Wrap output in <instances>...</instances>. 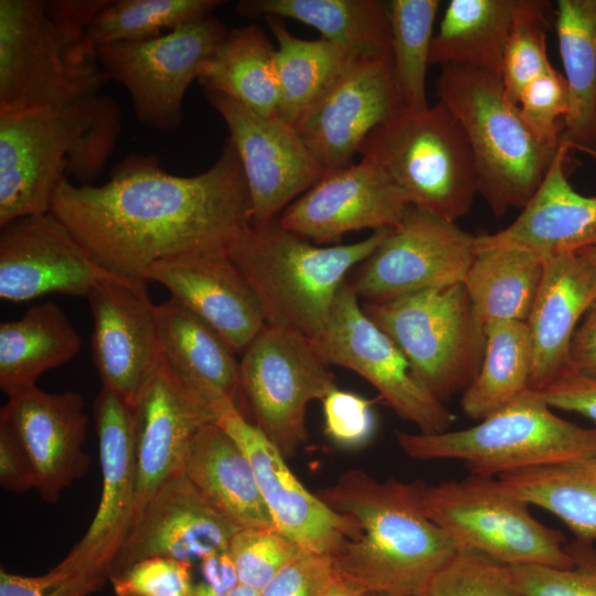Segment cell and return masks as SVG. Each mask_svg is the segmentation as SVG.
Segmentation results:
<instances>
[{"mask_svg": "<svg viewBox=\"0 0 596 596\" xmlns=\"http://www.w3.org/2000/svg\"><path fill=\"white\" fill-rule=\"evenodd\" d=\"M0 485L12 492H24L33 487L26 464L11 436L0 428Z\"/></svg>", "mask_w": 596, "mask_h": 596, "instance_id": "52", "label": "cell"}, {"mask_svg": "<svg viewBox=\"0 0 596 596\" xmlns=\"http://www.w3.org/2000/svg\"><path fill=\"white\" fill-rule=\"evenodd\" d=\"M519 0H451L433 38L430 64H458L501 79L503 55Z\"/></svg>", "mask_w": 596, "mask_h": 596, "instance_id": "32", "label": "cell"}, {"mask_svg": "<svg viewBox=\"0 0 596 596\" xmlns=\"http://www.w3.org/2000/svg\"><path fill=\"white\" fill-rule=\"evenodd\" d=\"M109 0H0V114L61 107L109 77L87 29Z\"/></svg>", "mask_w": 596, "mask_h": 596, "instance_id": "4", "label": "cell"}, {"mask_svg": "<svg viewBox=\"0 0 596 596\" xmlns=\"http://www.w3.org/2000/svg\"><path fill=\"white\" fill-rule=\"evenodd\" d=\"M226 596H262L258 590L246 587L244 585H238Z\"/></svg>", "mask_w": 596, "mask_h": 596, "instance_id": "55", "label": "cell"}, {"mask_svg": "<svg viewBox=\"0 0 596 596\" xmlns=\"http://www.w3.org/2000/svg\"><path fill=\"white\" fill-rule=\"evenodd\" d=\"M84 407L76 392L49 393L35 385L8 396L0 409V428L14 440L33 487L50 503L88 470Z\"/></svg>", "mask_w": 596, "mask_h": 596, "instance_id": "20", "label": "cell"}, {"mask_svg": "<svg viewBox=\"0 0 596 596\" xmlns=\"http://www.w3.org/2000/svg\"><path fill=\"white\" fill-rule=\"evenodd\" d=\"M577 254L596 272V246L582 249Z\"/></svg>", "mask_w": 596, "mask_h": 596, "instance_id": "54", "label": "cell"}, {"mask_svg": "<svg viewBox=\"0 0 596 596\" xmlns=\"http://www.w3.org/2000/svg\"><path fill=\"white\" fill-rule=\"evenodd\" d=\"M409 203L384 171L368 159L327 172L290 203L281 225L318 245L361 230L396 227Z\"/></svg>", "mask_w": 596, "mask_h": 596, "instance_id": "22", "label": "cell"}, {"mask_svg": "<svg viewBox=\"0 0 596 596\" xmlns=\"http://www.w3.org/2000/svg\"><path fill=\"white\" fill-rule=\"evenodd\" d=\"M121 130V110L94 93L61 107L0 114V225L50 213L68 180L93 184Z\"/></svg>", "mask_w": 596, "mask_h": 596, "instance_id": "3", "label": "cell"}, {"mask_svg": "<svg viewBox=\"0 0 596 596\" xmlns=\"http://www.w3.org/2000/svg\"><path fill=\"white\" fill-rule=\"evenodd\" d=\"M364 596H391L384 593H365Z\"/></svg>", "mask_w": 596, "mask_h": 596, "instance_id": "57", "label": "cell"}, {"mask_svg": "<svg viewBox=\"0 0 596 596\" xmlns=\"http://www.w3.org/2000/svg\"><path fill=\"white\" fill-rule=\"evenodd\" d=\"M422 481L377 480L350 469L316 496L353 518L361 534L331 558L337 576L361 593L424 596L434 576L458 552L425 513Z\"/></svg>", "mask_w": 596, "mask_h": 596, "instance_id": "2", "label": "cell"}, {"mask_svg": "<svg viewBox=\"0 0 596 596\" xmlns=\"http://www.w3.org/2000/svg\"><path fill=\"white\" fill-rule=\"evenodd\" d=\"M228 31L210 14L155 39L98 46V57L108 77L129 92L138 120L172 131L183 120L188 87Z\"/></svg>", "mask_w": 596, "mask_h": 596, "instance_id": "12", "label": "cell"}, {"mask_svg": "<svg viewBox=\"0 0 596 596\" xmlns=\"http://www.w3.org/2000/svg\"><path fill=\"white\" fill-rule=\"evenodd\" d=\"M348 279L341 285L323 332L312 340L329 364L349 369L366 380L384 402L422 434L449 430L455 416L415 380L409 363L364 312Z\"/></svg>", "mask_w": 596, "mask_h": 596, "instance_id": "14", "label": "cell"}, {"mask_svg": "<svg viewBox=\"0 0 596 596\" xmlns=\"http://www.w3.org/2000/svg\"><path fill=\"white\" fill-rule=\"evenodd\" d=\"M424 596H522L510 568L480 553L458 551L434 576Z\"/></svg>", "mask_w": 596, "mask_h": 596, "instance_id": "44", "label": "cell"}, {"mask_svg": "<svg viewBox=\"0 0 596 596\" xmlns=\"http://www.w3.org/2000/svg\"><path fill=\"white\" fill-rule=\"evenodd\" d=\"M573 150L564 134L540 187L505 228L476 236L477 249L513 246L541 259L596 246V196L578 193L566 173Z\"/></svg>", "mask_w": 596, "mask_h": 596, "instance_id": "26", "label": "cell"}, {"mask_svg": "<svg viewBox=\"0 0 596 596\" xmlns=\"http://www.w3.org/2000/svg\"><path fill=\"white\" fill-rule=\"evenodd\" d=\"M586 153L590 155L596 160V131Z\"/></svg>", "mask_w": 596, "mask_h": 596, "instance_id": "56", "label": "cell"}, {"mask_svg": "<svg viewBox=\"0 0 596 596\" xmlns=\"http://www.w3.org/2000/svg\"><path fill=\"white\" fill-rule=\"evenodd\" d=\"M219 0H109L88 25L87 33L98 47L117 42L158 38L210 15Z\"/></svg>", "mask_w": 596, "mask_h": 596, "instance_id": "40", "label": "cell"}, {"mask_svg": "<svg viewBox=\"0 0 596 596\" xmlns=\"http://www.w3.org/2000/svg\"><path fill=\"white\" fill-rule=\"evenodd\" d=\"M422 504L458 551L477 552L507 566H573L564 534L536 520L529 504L499 479L470 473L424 485Z\"/></svg>", "mask_w": 596, "mask_h": 596, "instance_id": "10", "label": "cell"}, {"mask_svg": "<svg viewBox=\"0 0 596 596\" xmlns=\"http://www.w3.org/2000/svg\"><path fill=\"white\" fill-rule=\"evenodd\" d=\"M359 153L389 175L411 206L451 222L479 193L467 137L439 100L423 110L404 108L372 130Z\"/></svg>", "mask_w": 596, "mask_h": 596, "instance_id": "8", "label": "cell"}, {"mask_svg": "<svg viewBox=\"0 0 596 596\" xmlns=\"http://www.w3.org/2000/svg\"><path fill=\"white\" fill-rule=\"evenodd\" d=\"M543 275V259L519 247L477 249L464 285L479 320L525 322Z\"/></svg>", "mask_w": 596, "mask_h": 596, "instance_id": "35", "label": "cell"}, {"mask_svg": "<svg viewBox=\"0 0 596 596\" xmlns=\"http://www.w3.org/2000/svg\"><path fill=\"white\" fill-rule=\"evenodd\" d=\"M219 425L247 457L276 529L305 551L333 556L361 534L358 522L331 510L298 480L287 459L234 400L214 386L200 389Z\"/></svg>", "mask_w": 596, "mask_h": 596, "instance_id": "13", "label": "cell"}, {"mask_svg": "<svg viewBox=\"0 0 596 596\" xmlns=\"http://www.w3.org/2000/svg\"><path fill=\"white\" fill-rule=\"evenodd\" d=\"M102 468V492L84 536L57 564L100 587L129 531L137 491L132 406L102 387L94 403Z\"/></svg>", "mask_w": 596, "mask_h": 596, "instance_id": "18", "label": "cell"}, {"mask_svg": "<svg viewBox=\"0 0 596 596\" xmlns=\"http://www.w3.org/2000/svg\"><path fill=\"white\" fill-rule=\"evenodd\" d=\"M275 52L255 24L230 30L198 81L205 92L223 94L263 116H277Z\"/></svg>", "mask_w": 596, "mask_h": 596, "instance_id": "34", "label": "cell"}, {"mask_svg": "<svg viewBox=\"0 0 596 596\" xmlns=\"http://www.w3.org/2000/svg\"><path fill=\"white\" fill-rule=\"evenodd\" d=\"M362 308L404 354L418 384L437 400L464 392L477 375L486 333L464 283L363 302Z\"/></svg>", "mask_w": 596, "mask_h": 596, "instance_id": "9", "label": "cell"}, {"mask_svg": "<svg viewBox=\"0 0 596 596\" xmlns=\"http://www.w3.org/2000/svg\"><path fill=\"white\" fill-rule=\"evenodd\" d=\"M237 530L181 472L164 482L134 515L110 576L153 556L198 563L212 552L226 550Z\"/></svg>", "mask_w": 596, "mask_h": 596, "instance_id": "24", "label": "cell"}, {"mask_svg": "<svg viewBox=\"0 0 596 596\" xmlns=\"http://www.w3.org/2000/svg\"><path fill=\"white\" fill-rule=\"evenodd\" d=\"M555 30L570 95L564 136L587 152L596 131V0H558Z\"/></svg>", "mask_w": 596, "mask_h": 596, "instance_id": "33", "label": "cell"}, {"mask_svg": "<svg viewBox=\"0 0 596 596\" xmlns=\"http://www.w3.org/2000/svg\"><path fill=\"white\" fill-rule=\"evenodd\" d=\"M329 363L298 330L267 324L240 361L241 395L254 424L288 460L308 441L310 402L337 386Z\"/></svg>", "mask_w": 596, "mask_h": 596, "instance_id": "11", "label": "cell"}, {"mask_svg": "<svg viewBox=\"0 0 596 596\" xmlns=\"http://www.w3.org/2000/svg\"><path fill=\"white\" fill-rule=\"evenodd\" d=\"M183 473L199 494L238 529H276L247 457L214 422L196 434Z\"/></svg>", "mask_w": 596, "mask_h": 596, "instance_id": "28", "label": "cell"}, {"mask_svg": "<svg viewBox=\"0 0 596 596\" xmlns=\"http://www.w3.org/2000/svg\"><path fill=\"white\" fill-rule=\"evenodd\" d=\"M226 124L242 163L251 200V224L264 226L323 175L294 126L278 116H263L238 102L205 92Z\"/></svg>", "mask_w": 596, "mask_h": 596, "instance_id": "16", "label": "cell"}, {"mask_svg": "<svg viewBox=\"0 0 596 596\" xmlns=\"http://www.w3.org/2000/svg\"><path fill=\"white\" fill-rule=\"evenodd\" d=\"M200 581L193 583L190 596H226L240 585L228 550L215 551L198 562Z\"/></svg>", "mask_w": 596, "mask_h": 596, "instance_id": "50", "label": "cell"}, {"mask_svg": "<svg viewBox=\"0 0 596 596\" xmlns=\"http://www.w3.org/2000/svg\"><path fill=\"white\" fill-rule=\"evenodd\" d=\"M156 310L162 359L169 368L190 387L212 385L236 402L241 368L228 343L171 297Z\"/></svg>", "mask_w": 596, "mask_h": 596, "instance_id": "31", "label": "cell"}, {"mask_svg": "<svg viewBox=\"0 0 596 596\" xmlns=\"http://www.w3.org/2000/svg\"><path fill=\"white\" fill-rule=\"evenodd\" d=\"M147 283L105 272L87 297L94 322L92 356L102 387L131 406L162 360L157 305Z\"/></svg>", "mask_w": 596, "mask_h": 596, "instance_id": "19", "label": "cell"}, {"mask_svg": "<svg viewBox=\"0 0 596 596\" xmlns=\"http://www.w3.org/2000/svg\"><path fill=\"white\" fill-rule=\"evenodd\" d=\"M438 100L456 117L469 142L479 193L496 217L523 209L556 155L522 120L499 77L458 64L440 65ZM561 143V142H560Z\"/></svg>", "mask_w": 596, "mask_h": 596, "instance_id": "6", "label": "cell"}, {"mask_svg": "<svg viewBox=\"0 0 596 596\" xmlns=\"http://www.w3.org/2000/svg\"><path fill=\"white\" fill-rule=\"evenodd\" d=\"M246 18L277 17L308 24L350 58L391 55L387 2L380 0H243L235 6Z\"/></svg>", "mask_w": 596, "mask_h": 596, "instance_id": "29", "label": "cell"}, {"mask_svg": "<svg viewBox=\"0 0 596 596\" xmlns=\"http://www.w3.org/2000/svg\"><path fill=\"white\" fill-rule=\"evenodd\" d=\"M146 279L211 326L242 353L266 326L260 304L228 253L194 254L161 260Z\"/></svg>", "mask_w": 596, "mask_h": 596, "instance_id": "25", "label": "cell"}, {"mask_svg": "<svg viewBox=\"0 0 596 596\" xmlns=\"http://www.w3.org/2000/svg\"><path fill=\"white\" fill-rule=\"evenodd\" d=\"M323 596H364V593H361L341 578L337 577L324 592Z\"/></svg>", "mask_w": 596, "mask_h": 596, "instance_id": "53", "label": "cell"}, {"mask_svg": "<svg viewBox=\"0 0 596 596\" xmlns=\"http://www.w3.org/2000/svg\"><path fill=\"white\" fill-rule=\"evenodd\" d=\"M192 563L153 556L139 560L113 574L117 596H190Z\"/></svg>", "mask_w": 596, "mask_h": 596, "instance_id": "46", "label": "cell"}, {"mask_svg": "<svg viewBox=\"0 0 596 596\" xmlns=\"http://www.w3.org/2000/svg\"><path fill=\"white\" fill-rule=\"evenodd\" d=\"M596 301V272L577 253L543 260L542 280L525 321L532 350L530 390L540 391L573 369L577 323Z\"/></svg>", "mask_w": 596, "mask_h": 596, "instance_id": "27", "label": "cell"}, {"mask_svg": "<svg viewBox=\"0 0 596 596\" xmlns=\"http://www.w3.org/2000/svg\"><path fill=\"white\" fill-rule=\"evenodd\" d=\"M241 585L260 590L291 561L302 547L276 529H238L228 547Z\"/></svg>", "mask_w": 596, "mask_h": 596, "instance_id": "42", "label": "cell"}, {"mask_svg": "<svg viewBox=\"0 0 596 596\" xmlns=\"http://www.w3.org/2000/svg\"><path fill=\"white\" fill-rule=\"evenodd\" d=\"M570 568L540 565L509 566L522 596H596V546L574 539L566 544Z\"/></svg>", "mask_w": 596, "mask_h": 596, "instance_id": "43", "label": "cell"}, {"mask_svg": "<svg viewBox=\"0 0 596 596\" xmlns=\"http://www.w3.org/2000/svg\"><path fill=\"white\" fill-rule=\"evenodd\" d=\"M132 412L137 470L135 515L164 482L183 472L196 434L214 419L205 402L163 359L140 391Z\"/></svg>", "mask_w": 596, "mask_h": 596, "instance_id": "23", "label": "cell"}, {"mask_svg": "<svg viewBox=\"0 0 596 596\" xmlns=\"http://www.w3.org/2000/svg\"><path fill=\"white\" fill-rule=\"evenodd\" d=\"M486 347L480 369L462 392V412L483 419L530 390L532 350L522 321L485 324Z\"/></svg>", "mask_w": 596, "mask_h": 596, "instance_id": "38", "label": "cell"}, {"mask_svg": "<svg viewBox=\"0 0 596 596\" xmlns=\"http://www.w3.org/2000/svg\"><path fill=\"white\" fill-rule=\"evenodd\" d=\"M570 356L576 372L596 379V301L574 333Z\"/></svg>", "mask_w": 596, "mask_h": 596, "instance_id": "51", "label": "cell"}, {"mask_svg": "<svg viewBox=\"0 0 596 596\" xmlns=\"http://www.w3.org/2000/svg\"><path fill=\"white\" fill-rule=\"evenodd\" d=\"M535 392L550 407L577 413L596 424V379L571 369Z\"/></svg>", "mask_w": 596, "mask_h": 596, "instance_id": "49", "label": "cell"}, {"mask_svg": "<svg viewBox=\"0 0 596 596\" xmlns=\"http://www.w3.org/2000/svg\"><path fill=\"white\" fill-rule=\"evenodd\" d=\"M404 108L391 55L349 58L294 127L327 173L353 164L369 134Z\"/></svg>", "mask_w": 596, "mask_h": 596, "instance_id": "17", "label": "cell"}, {"mask_svg": "<svg viewBox=\"0 0 596 596\" xmlns=\"http://www.w3.org/2000/svg\"><path fill=\"white\" fill-rule=\"evenodd\" d=\"M511 493L556 515L575 539L596 541V456L498 477Z\"/></svg>", "mask_w": 596, "mask_h": 596, "instance_id": "36", "label": "cell"}, {"mask_svg": "<svg viewBox=\"0 0 596 596\" xmlns=\"http://www.w3.org/2000/svg\"><path fill=\"white\" fill-rule=\"evenodd\" d=\"M321 402L323 430L333 444L355 449L370 441L376 426L372 401L336 386Z\"/></svg>", "mask_w": 596, "mask_h": 596, "instance_id": "47", "label": "cell"}, {"mask_svg": "<svg viewBox=\"0 0 596 596\" xmlns=\"http://www.w3.org/2000/svg\"><path fill=\"white\" fill-rule=\"evenodd\" d=\"M549 2L519 0L507 41L501 82L510 102L518 106L523 89L553 67L546 39Z\"/></svg>", "mask_w": 596, "mask_h": 596, "instance_id": "41", "label": "cell"}, {"mask_svg": "<svg viewBox=\"0 0 596 596\" xmlns=\"http://www.w3.org/2000/svg\"><path fill=\"white\" fill-rule=\"evenodd\" d=\"M266 21L278 44L275 52L277 116L295 126L339 76L350 57L322 38L304 40L292 35L280 18L266 17Z\"/></svg>", "mask_w": 596, "mask_h": 596, "instance_id": "37", "label": "cell"}, {"mask_svg": "<svg viewBox=\"0 0 596 596\" xmlns=\"http://www.w3.org/2000/svg\"><path fill=\"white\" fill-rule=\"evenodd\" d=\"M391 25V56L394 76L405 108L423 110L426 71L438 0H392L387 2Z\"/></svg>", "mask_w": 596, "mask_h": 596, "instance_id": "39", "label": "cell"}, {"mask_svg": "<svg viewBox=\"0 0 596 596\" xmlns=\"http://www.w3.org/2000/svg\"><path fill=\"white\" fill-rule=\"evenodd\" d=\"M51 212L103 270L143 279L161 260L227 253L251 224L246 179L228 139L213 166L193 177L167 172L152 155H132L103 185L66 180Z\"/></svg>", "mask_w": 596, "mask_h": 596, "instance_id": "1", "label": "cell"}, {"mask_svg": "<svg viewBox=\"0 0 596 596\" xmlns=\"http://www.w3.org/2000/svg\"><path fill=\"white\" fill-rule=\"evenodd\" d=\"M476 253V236L456 222L409 205L349 281L364 302L389 301L462 283Z\"/></svg>", "mask_w": 596, "mask_h": 596, "instance_id": "15", "label": "cell"}, {"mask_svg": "<svg viewBox=\"0 0 596 596\" xmlns=\"http://www.w3.org/2000/svg\"><path fill=\"white\" fill-rule=\"evenodd\" d=\"M518 109L522 120L542 142L557 148L570 110V95L563 74L552 67L523 89Z\"/></svg>", "mask_w": 596, "mask_h": 596, "instance_id": "45", "label": "cell"}, {"mask_svg": "<svg viewBox=\"0 0 596 596\" xmlns=\"http://www.w3.org/2000/svg\"><path fill=\"white\" fill-rule=\"evenodd\" d=\"M533 390L477 425L437 434L396 432L401 449L416 460L455 459L471 475L503 476L596 456V428L557 416Z\"/></svg>", "mask_w": 596, "mask_h": 596, "instance_id": "7", "label": "cell"}, {"mask_svg": "<svg viewBox=\"0 0 596 596\" xmlns=\"http://www.w3.org/2000/svg\"><path fill=\"white\" fill-rule=\"evenodd\" d=\"M81 338L54 302L30 307L22 318L0 323V387L11 396L35 386L46 371L72 360Z\"/></svg>", "mask_w": 596, "mask_h": 596, "instance_id": "30", "label": "cell"}, {"mask_svg": "<svg viewBox=\"0 0 596 596\" xmlns=\"http://www.w3.org/2000/svg\"><path fill=\"white\" fill-rule=\"evenodd\" d=\"M105 274L52 212L0 225V298L24 302L47 294L88 297Z\"/></svg>", "mask_w": 596, "mask_h": 596, "instance_id": "21", "label": "cell"}, {"mask_svg": "<svg viewBox=\"0 0 596 596\" xmlns=\"http://www.w3.org/2000/svg\"><path fill=\"white\" fill-rule=\"evenodd\" d=\"M337 577L331 556L306 551L287 564L260 595L323 596Z\"/></svg>", "mask_w": 596, "mask_h": 596, "instance_id": "48", "label": "cell"}, {"mask_svg": "<svg viewBox=\"0 0 596 596\" xmlns=\"http://www.w3.org/2000/svg\"><path fill=\"white\" fill-rule=\"evenodd\" d=\"M389 230L322 246L284 227L278 216L260 227L244 226L227 253L254 290L267 324L316 340L348 273L371 255Z\"/></svg>", "mask_w": 596, "mask_h": 596, "instance_id": "5", "label": "cell"}]
</instances>
